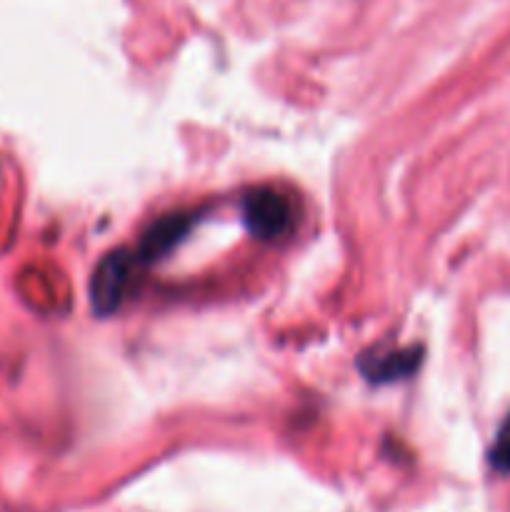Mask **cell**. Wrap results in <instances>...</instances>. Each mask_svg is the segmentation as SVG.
Wrapping results in <instances>:
<instances>
[{
    "label": "cell",
    "instance_id": "7a4b0ae2",
    "mask_svg": "<svg viewBox=\"0 0 510 512\" xmlns=\"http://www.w3.org/2000/svg\"><path fill=\"white\" fill-rule=\"evenodd\" d=\"M243 220L260 240H275L293 225V203L273 188L250 190L243 198Z\"/></svg>",
    "mask_w": 510,
    "mask_h": 512
},
{
    "label": "cell",
    "instance_id": "3957f363",
    "mask_svg": "<svg viewBox=\"0 0 510 512\" xmlns=\"http://www.w3.org/2000/svg\"><path fill=\"white\" fill-rule=\"evenodd\" d=\"M190 225H193V218L180 213H170L165 215V218L155 220V223L145 230L143 240H140L138 258L140 260L163 258L168 250H173L175 245L183 240V235L188 233Z\"/></svg>",
    "mask_w": 510,
    "mask_h": 512
},
{
    "label": "cell",
    "instance_id": "277c9868",
    "mask_svg": "<svg viewBox=\"0 0 510 512\" xmlns=\"http://www.w3.org/2000/svg\"><path fill=\"white\" fill-rule=\"evenodd\" d=\"M415 363H418V355L413 350H395V353H388V358L383 355L370 358V363H363V370L373 380H393L408 375Z\"/></svg>",
    "mask_w": 510,
    "mask_h": 512
},
{
    "label": "cell",
    "instance_id": "6da1fadb",
    "mask_svg": "<svg viewBox=\"0 0 510 512\" xmlns=\"http://www.w3.org/2000/svg\"><path fill=\"white\" fill-rule=\"evenodd\" d=\"M138 260V253L130 255L128 250L108 253L100 260L93 280H90V298H93V308L98 310V315H110L120 308L130 283H133Z\"/></svg>",
    "mask_w": 510,
    "mask_h": 512
},
{
    "label": "cell",
    "instance_id": "5b68a950",
    "mask_svg": "<svg viewBox=\"0 0 510 512\" xmlns=\"http://www.w3.org/2000/svg\"><path fill=\"white\" fill-rule=\"evenodd\" d=\"M493 463L498 465L500 470L510 468V433H503L498 440V448L493 453Z\"/></svg>",
    "mask_w": 510,
    "mask_h": 512
}]
</instances>
